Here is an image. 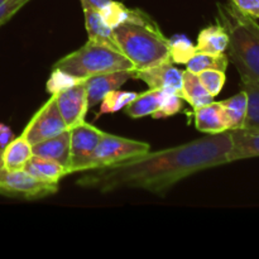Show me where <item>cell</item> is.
Here are the masks:
<instances>
[{"label": "cell", "mask_w": 259, "mask_h": 259, "mask_svg": "<svg viewBox=\"0 0 259 259\" xmlns=\"http://www.w3.org/2000/svg\"><path fill=\"white\" fill-rule=\"evenodd\" d=\"M230 131L157 152L85 171L77 180L83 189L108 194L119 189H141L163 195L177 182L205 169L229 163Z\"/></svg>", "instance_id": "cell-1"}, {"label": "cell", "mask_w": 259, "mask_h": 259, "mask_svg": "<svg viewBox=\"0 0 259 259\" xmlns=\"http://www.w3.org/2000/svg\"><path fill=\"white\" fill-rule=\"evenodd\" d=\"M119 50L133 65L134 71L151 67L169 58L168 38L158 24L142 9H131L123 24L113 29Z\"/></svg>", "instance_id": "cell-2"}, {"label": "cell", "mask_w": 259, "mask_h": 259, "mask_svg": "<svg viewBox=\"0 0 259 259\" xmlns=\"http://www.w3.org/2000/svg\"><path fill=\"white\" fill-rule=\"evenodd\" d=\"M217 22L229 37L228 57L240 78H259V24L229 3H218Z\"/></svg>", "instance_id": "cell-3"}, {"label": "cell", "mask_w": 259, "mask_h": 259, "mask_svg": "<svg viewBox=\"0 0 259 259\" xmlns=\"http://www.w3.org/2000/svg\"><path fill=\"white\" fill-rule=\"evenodd\" d=\"M53 67L66 71L78 78H88L113 71H134L131 61L118 47L90 39L81 48L58 60Z\"/></svg>", "instance_id": "cell-4"}, {"label": "cell", "mask_w": 259, "mask_h": 259, "mask_svg": "<svg viewBox=\"0 0 259 259\" xmlns=\"http://www.w3.org/2000/svg\"><path fill=\"white\" fill-rule=\"evenodd\" d=\"M149 148L151 146L146 142L113 136L104 132L103 138L100 139L86 164V171L104 168L125 159L142 156L149 152Z\"/></svg>", "instance_id": "cell-5"}, {"label": "cell", "mask_w": 259, "mask_h": 259, "mask_svg": "<svg viewBox=\"0 0 259 259\" xmlns=\"http://www.w3.org/2000/svg\"><path fill=\"white\" fill-rule=\"evenodd\" d=\"M58 191V184L42 182L24 169L0 168V194L22 200H39Z\"/></svg>", "instance_id": "cell-6"}, {"label": "cell", "mask_w": 259, "mask_h": 259, "mask_svg": "<svg viewBox=\"0 0 259 259\" xmlns=\"http://www.w3.org/2000/svg\"><path fill=\"white\" fill-rule=\"evenodd\" d=\"M66 129L67 126L56 104V95H51V98L38 109L37 113L28 121L25 128L23 129L22 136L32 146H34L39 142L62 133Z\"/></svg>", "instance_id": "cell-7"}, {"label": "cell", "mask_w": 259, "mask_h": 259, "mask_svg": "<svg viewBox=\"0 0 259 259\" xmlns=\"http://www.w3.org/2000/svg\"><path fill=\"white\" fill-rule=\"evenodd\" d=\"M70 175L85 172L86 164L96 146L103 138L104 132L86 121L70 129Z\"/></svg>", "instance_id": "cell-8"}, {"label": "cell", "mask_w": 259, "mask_h": 259, "mask_svg": "<svg viewBox=\"0 0 259 259\" xmlns=\"http://www.w3.org/2000/svg\"><path fill=\"white\" fill-rule=\"evenodd\" d=\"M184 71L175 67L171 60H166L151 67L133 71V78L142 80L149 89H159L164 91H181Z\"/></svg>", "instance_id": "cell-9"}, {"label": "cell", "mask_w": 259, "mask_h": 259, "mask_svg": "<svg viewBox=\"0 0 259 259\" xmlns=\"http://www.w3.org/2000/svg\"><path fill=\"white\" fill-rule=\"evenodd\" d=\"M56 104L67 129L83 123L89 111L88 95L83 82L56 95Z\"/></svg>", "instance_id": "cell-10"}, {"label": "cell", "mask_w": 259, "mask_h": 259, "mask_svg": "<svg viewBox=\"0 0 259 259\" xmlns=\"http://www.w3.org/2000/svg\"><path fill=\"white\" fill-rule=\"evenodd\" d=\"M131 78H133V70L113 71L85 78L83 85L88 95L89 110L100 104L106 94L119 89Z\"/></svg>", "instance_id": "cell-11"}, {"label": "cell", "mask_w": 259, "mask_h": 259, "mask_svg": "<svg viewBox=\"0 0 259 259\" xmlns=\"http://www.w3.org/2000/svg\"><path fill=\"white\" fill-rule=\"evenodd\" d=\"M70 129L32 146L33 156L52 159L65 167L70 174Z\"/></svg>", "instance_id": "cell-12"}, {"label": "cell", "mask_w": 259, "mask_h": 259, "mask_svg": "<svg viewBox=\"0 0 259 259\" xmlns=\"http://www.w3.org/2000/svg\"><path fill=\"white\" fill-rule=\"evenodd\" d=\"M232 149L229 163L259 157V128H240L230 131Z\"/></svg>", "instance_id": "cell-13"}, {"label": "cell", "mask_w": 259, "mask_h": 259, "mask_svg": "<svg viewBox=\"0 0 259 259\" xmlns=\"http://www.w3.org/2000/svg\"><path fill=\"white\" fill-rule=\"evenodd\" d=\"M195 125L197 131L206 134H219L229 131L227 116L222 104L211 103L196 108L194 111Z\"/></svg>", "instance_id": "cell-14"}, {"label": "cell", "mask_w": 259, "mask_h": 259, "mask_svg": "<svg viewBox=\"0 0 259 259\" xmlns=\"http://www.w3.org/2000/svg\"><path fill=\"white\" fill-rule=\"evenodd\" d=\"M23 169L39 181L47 182V184H60L63 177L70 175L67 169L57 162L37 156L30 157Z\"/></svg>", "instance_id": "cell-15"}, {"label": "cell", "mask_w": 259, "mask_h": 259, "mask_svg": "<svg viewBox=\"0 0 259 259\" xmlns=\"http://www.w3.org/2000/svg\"><path fill=\"white\" fill-rule=\"evenodd\" d=\"M229 45L228 33L222 25H209L204 28L197 35L196 52L210 53V55H220L225 53Z\"/></svg>", "instance_id": "cell-16"}, {"label": "cell", "mask_w": 259, "mask_h": 259, "mask_svg": "<svg viewBox=\"0 0 259 259\" xmlns=\"http://www.w3.org/2000/svg\"><path fill=\"white\" fill-rule=\"evenodd\" d=\"M180 95H181L182 100H186L194 109L214 101V96L207 93V90L200 81L199 76L187 70L184 71Z\"/></svg>", "instance_id": "cell-17"}, {"label": "cell", "mask_w": 259, "mask_h": 259, "mask_svg": "<svg viewBox=\"0 0 259 259\" xmlns=\"http://www.w3.org/2000/svg\"><path fill=\"white\" fill-rule=\"evenodd\" d=\"M163 96L164 90L149 89L148 91L138 94L137 98L124 110H125L126 115L132 119H139L152 115L158 110L159 105L163 100Z\"/></svg>", "instance_id": "cell-18"}, {"label": "cell", "mask_w": 259, "mask_h": 259, "mask_svg": "<svg viewBox=\"0 0 259 259\" xmlns=\"http://www.w3.org/2000/svg\"><path fill=\"white\" fill-rule=\"evenodd\" d=\"M32 156V144L20 134L3 149V167L12 171L23 169Z\"/></svg>", "instance_id": "cell-19"}, {"label": "cell", "mask_w": 259, "mask_h": 259, "mask_svg": "<svg viewBox=\"0 0 259 259\" xmlns=\"http://www.w3.org/2000/svg\"><path fill=\"white\" fill-rule=\"evenodd\" d=\"M85 15V27L90 40L105 43V45L118 47L114 40L113 29L106 25L100 12L95 9H82Z\"/></svg>", "instance_id": "cell-20"}, {"label": "cell", "mask_w": 259, "mask_h": 259, "mask_svg": "<svg viewBox=\"0 0 259 259\" xmlns=\"http://www.w3.org/2000/svg\"><path fill=\"white\" fill-rule=\"evenodd\" d=\"M220 104L224 109L229 131L243 128L248 111V96L245 91L242 90L232 98L220 101Z\"/></svg>", "instance_id": "cell-21"}, {"label": "cell", "mask_w": 259, "mask_h": 259, "mask_svg": "<svg viewBox=\"0 0 259 259\" xmlns=\"http://www.w3.org/2000/svg\"><path fill=\"white\" fill-rule=\"evenodd\" d=\"M229 65V57L227 53H220V55H210V53H195L194 57L186 63L187 71H191L194 73H200L205 70H220L227 71Z\"/></svg>", "instance_id": "cell-22"}, {"label": "cell", "mask_w": 259, "mask_h": 259, "mask_svg": "<svg viewBox=\"0 0 259 259\" xmlns=\"http://www.w3.org/2000/svg\"><path fill=\"white\" fill-rule=\"evenodd\" d=\"M248 96V111L243 128H259V78H240Z\"/></svg>", "instance_id": "cell-23"}, {"label": "cell", "mask_w": 259, "mask_h": 259, "mask_svg": "<svg viewBox=\"0 0 259 259\" xmlns=\"http://www.w3.org/2000/svg\"><path fill=\"white\" fill-rule=\"evenodd\" d=\"M138 94L132 91H120L119 89L110 91L105 95V98L100 103V110L95 115V119L101 118L105 114H114L125 109Z\"/></svg>", "instance_id": "cell-24"}, {"label": "cell", "mask_w": 259, "mask_h": 259, "mask_svg": "<svg viewBox=\"0 0 259 259\" xmlns=\"http://www.w3.org/2000/svg\"><path fill=\"white\" fill-rule=\"evenodd\" d=\"M168 52L172 62L186 65L196 53V47L185 34H176L168 39Z\"/></svg>", "instance_id": "cell-25"}, {"label": "cell", "mask_w": 259, "mask_h": 259, "mask_svg": "<svg viewBox=\"0 0 259 259\" xmlns=\"http://www.w3.org/2000/svg\"><path fill=\"white\" fill-rule=\"evenodd\" d=\"M83 81H85V78H78L71 73L66 72V71L53 67L52 73H51L50 78L46 83V90L51 95H57V94L68 90L72 86L83 82Z\"/></svg>", "instance_id": "cell-26"}, {"label": "cell", "mask_w": 259, "mask_h": 259, "mask_svg": "<svg viewBox=\"0 0 259 259\" xmlns=\"http://www.w3.org/2000/svg\"><path fill=\"white\" fill-rule=\"evenodd\" d=\"M99 12H100L101 17H103L106 25L110 27L111 29H114V28L123 24V23L128 19L129 13H131V8L125 7V5L120 2L109 0L108 4L104 5Z\"/></svg>", "instance_id": "cell-27"}, {"label": "cell", "mask_w": 259, "mask_h": 259, "mask_svg": "<svg viewBox=\"0 0 259 259\" xmlns=\"http://www.w3.org/2000/svg\"><path fill=\"white\" fill-rule=\"evenodd\" d=\"M182 109V98L179 93L174 91H164L163 100L159 105L158 110L152 114L153 119H164L168 116L176 115Z\"/></svg>", "instance_id": "cell-28"}, {"label": "cell", "mask_w": 259, "mask_h": 259, "mask_svg": "<svg viewBox=\"0 0 259 259\" xmlns=\"http://www.w3.org/2000/svg\"><path fill=\"white\" fill-rule=\"evenodd\" d=\"M197 76H199L204 88L207 90V93L214 98L222 93L225 81H227L225 72L220 70H205L197 73Z\"/></svg>", "instance_id": "cell-29"}, {"label": "cell", "mask_w": 259, "mask_h": 259, "mask_svg": "<svg viewBox=\"0 0 259 259\" xmlns=\"http://www.w3.org/2000/svg\"><path fill=\"white\" fill-rule=\"evenodd\" d=\"M30 0H4L0 4V27L9 22Z\"/></svg>", "instance_id": "cell-30"}, {"label": "cell", "mask_w": 259, "mask_h": 259, "mask_svg": "<svg viewBox=\"0 0 259 259\" xmlns=\"http://www.w3.org/2000/svg\"><path fill=\"white\" fill-rule=\"evenodd\" d=\"M230 2L249 17L259 19V0H230Z\"/></svg>", "instance_id": "cell-31"}, {"label": "cell", "mask_w": 259, "mask_h": 259, "mask_svg": "<svg viewBox=\"0 0 259 259\" xmlns=\"http://www.w3.org/2000/svg\"><path fill=\"white\" fill-rule=\"evenodd\" d=\"M14 138V133L12 132L10 126L4 123H0V149H4Z\"/></svg>", "instance_id": "cell-32"}, {"label": "cell", "mask_w": 259, "mask_h": 259, "mask_svg": "<svg viewBox=\"0 0 259 259\" xmlns=\"http://www.w3.org/2000/svg\"><path fill=\"white\" fill-rule=\"evenodd\" d=\"M82 9H95L100 10L105 4H108L109 0H80Z\"/></svg>", "instance_id": "cell-33"}, {"label": "cell", "mask_w": 259, "mask_h": 259, "mask_svg": "<svg viewBox=\"0 0 259 259\" xmlns=\"http://www.w3.org/2000/svg\"><path fill=\"white\" fill-rule=\"evenodd\" d=\"M3 167V149H0V168Z\"/></svg>", "instance_id": "cell-34"}, {"label": "cell", "mask_w": 259, "mask_h": 259, "mask_svg": "<svg viewBox=\"0 0 259 259\" xmlns=\"http://www.w3.org/2000/svg\"><path fill=\"white\" fill-rule=\"evenodd\" d=\"M3 2H4V0H0V4H2V3H3Z\"/></svg>", "instance_id": "cell-35"}]
</instances>
